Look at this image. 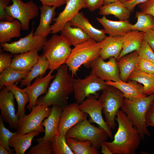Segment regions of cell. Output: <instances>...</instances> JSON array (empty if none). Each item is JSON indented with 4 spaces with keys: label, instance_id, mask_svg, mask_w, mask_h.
<instances>
[{
    "label": "cell",
    "instance_id": "obj_47",
    "mask_svg": "<svg viewBox=\"0 0 154 154\" xmlns=\"http://www.w3.org/2000/svg\"><path fill=\"white\" fill-rule=\"evenodd\" d=\"M42 5L50 7L54 6L56 8L66 3L67 0H39Z\"/></svg>",
    "mask_w": 154,
    "mask_h": 154
},
{
    "label": "cell",
    "instance_id": "obj_8",
    "mask_svg": "<svg viewBox=\"0 0 154 154\" xmlns=\"http://www.w3.org/2000/svg\"><path fill=\"white\" fill-rule=\"evenodd\" d=\"M52 108L48 106L37 105L33 107L30 113L19 118L17 123L16 133L24 134L36 130L44 132L42 125L43 120L50 115Z\"/></svg>",
    "mask_w": 154,
    "mask_h": 154
},
{
    "label": "cell",
    "instance_id": "obj_43",
    "mask_svg": "<svg viewBox=\"0 0 154 154\" xmlns=\"http://www.w3.org/2000/svg\"><path fill=\"white\" fill-rule=\"evenodd\" d=\"M138 6L140 11L151 15L154 17V0H149Z\"/></svg>",
    "mask_w": 154,
    "mask_h": 154
},
{
    "label": "cell",
    "instance_id": "obj_30",
    "mask_svg": "<svg viewBox=\"0 0 154 154\" xmlns=\"http://www.w3.org/2000/svg\"><path fill=\"white\" fill-rule=\"evenodd\" d=\"M131 13L123 3L118 1L103 5L99 9V11L100 15H113L119 20H128Z\"/></svg>",
    "mask_w": 154,
    "mask_h": 154
},
{
    "label": "cell",
    "instance_id": "obj_48",
    "mask_svg": "<svg viewBox=\"0 0 154 154\" xmlns=\"http://www.w3.org/2000/svg\"><path fill=\"white\" fill-rule=\"evenodd\" d=\"M149 0H127L123 2L130 12L132 13L135 6L138 5L145 3Z\"/></svg>",
    "mask_w": 154,
    "mask_h": 154
},
{
    "label": "cell",
    "instance_id": "obj_26",
    "mask_svg": "<svg viewBox=\"0 0 154 154\" xmlns=\"http://www.w3.org/2000/svg\"><path fill=\"white\" fill-rule=\"evenodd\" d=\"M139 57L138 52L135 51L127 54L117 62L120 80L126 82L135 70L137 60Z\"/></svg>",
    "mask_w": 154,
    "mask_h": 154
},
{
    "label": "cell",
    "instance_id": "obj_37",
    "mask_svg": "<svg viewBox=\"0 0 154 154\" xmlns=\"http://www.w3.org/2000/svg\"><path fill=\"white\" fill-rule=\"evenodd\" d=\"M50 147L54 154H74L66 142L65 135L58 133L51 142Z\"/></svg>",
    "mask_w": 154,
    "mask_h": 154
},
{
    "label": "cell",
    "instance_id": "obj_16",
    "mask_svg": "<svg viewBox=\"0 0 154 154\" xmlns=\"http://www.w3.org/2000/svg\"><path fill=\"white\" fill-rule=\"evenodd\" d=\"M66 6L56 18L53 19L51 25L50 33L56 34L60 32L64 25L74 18L82 8H87L83 0H67Z\"/></svg>",
    "mask_w": 154,
    "mask_h": 154
},
{
    "label": "cell",
    "instance_id": "obj_1",
    "mask_svg": "<svg viewBox=\"0 0 154 154\" xmlns=\"http://www.w3.org/2000/svg\"><path fill=\"white\" fill-rule=\"evenodd\" d=\"M115 120L117 131L111 142L104 143L112 154H135L141 139L139 132L121 110L118 111Z\"/></svg>",
    "mask_w": 154,
    "mask_h": 154
},
{
    "label": "cell",
    "instance_id": "obj_35",
    "mask_svg": "<svg viewBox=\"0 0 154 154\" xmlns=\"http://www.w3.org/2000/svg\"><path fill=\"white\" fill-rule=\"evenodd\" d=\"M29 72L19 71L11 67L6 69L0 73V89L7 85L21 82L27 76Z\"/></svg>",
    "mask_w": 154,
    "mask_h": 154
},
{
    "label": "cell",
    "instance_id": "obj_34",
    "mask_svg": "<svg viewBox=\"0 0 154 154\" xmlns=\"http://www.w3.org/2000/svg\"><path fill=\"white\" fill-rule=\"evenodd\" d=\"M66 142L74 154H99L98 149L92 146L88 140L81 141L72 138H66Z\"/></svg>",
    "mask_w": 154,
    "mask_h": 154
},
{
    "label": "cell",
    "instance_id": "obj_24",
    "mask_svg": "<svg viewBox=\"0 0 154 154\" xmlns=\"http://www.w3.org/2000/svg\"><path fill=\"white\" fill-rule=\"evenodd\" d=\"M145 33L137 30H131L123 36L122 49L116 60L135 51H138L144 39Z\"/></svg>",
    "mask_w": 154,
    "mask_h": 154
},
{
    "label": "cell",
    "instance_id": "obj_50",
    "mask_svg": "<svg viewBox=\"0 0 154 154\" xmlns=\"http://www.w3.org/2000/svg\"><path fill=\"white\" fill-rule=\"evenodd\" d=\"M101 153L103 154H112V152L108 148L104 142L102 143L101 144Z\"/></svg>",
    "mask_w": 154,
    "mask_h": 154
},
{
    "label": "cell",
    "instance_id": "obj_49",
    "mask_svg": "<svg viewBox=\"0 0 154 154\" xmlns=\"http://www.w3.org/2000/svg\"><path fill=\"white\" fill-rule=\"evenodd\" d=\"M144 39L154 50V28L145 33Z\"/></svg>",
    "mask_w": 154,
    "mask_h": 154
},
{
    "label": "cell",
    "instance_id": "obj_3",
    "mask_svg": "<svg viewBox=\"0 0 154 154\" xmlns=\"http://www.w3.org/2000/svg\"><path fill=\"white\" fill-rule=\"evenodd\" d=\"M100 42L92 38L74 46L66 63L72 76L76 75L82 65L90 68L93 62L100 56Z\"/></svg>",
    "mask_w": 154,
    "mask_h": 154
},
{
    "label": "cell",
    "instance_id": "obj_13",
    "mask_svg": "<svg viewBox=\"0 0 154 154\" xmlns=\"http://www.w3.org/2000/svg\"><path fill=\"white\" fill-rule=\"evenodd\" d=\"M79 104L76 102L63 107L58 129L60 135H65L70 129L87 118L88 114L80 110Z\"/></svg>",
    "mask_w": 154,
    "mask_h": 154
},
{
    "label": "cell",
    "instance_id": "obj_28",
    "mask_svg": "<svg viewBox=\"0 0 154 154\" xmlns=\"http://www.w3.org/2000/svg\"><path fill=\"white\" fill-rule=\"evenodd\" d=\"M60 35L70 45L75 46L91 38L80 28L72 27L68 22L60 31Z\"/></svg>",
    "mask_w": 154,
    "mask_h": 154
},
{
    "label": "cell",
    "instance_id": "obj_45",
    "mask_svg": "<svg viewBox=\"0 0 154 154\" xmlns=\"http://www.w3.org/2000/svg\"><path fill=\"white\" fill-rule=\"evenodd\" d=\"M145 122L147 127L152 126L154 128V102L150 106L147 112Z\"/></svg>",
    "mask_w": 154,
    "mask_h": 154
},
{
    "label": "cell",
    "instance_id": "obj_5",
    "mask_svg": "<svg viewBox=\"0 0 154 154\" xmlns=\"http://www.w3.org/2000/svg\"><path fill=\"white\" fill-rule=\"evenodd\" d=\"M70 45L61 35L54 34L45 42L42 55L48 61L50 70L57 69L66 64L71 53Z\"/></svg>",
    "mask_w": 154,
    "mask_h": 154
},
{
    "label": "cell",
    "instance_id": "obj_19",
    "mask_svg": "<svg viewBox=\"0 0 154 154\" xmlns=\"http://www.w3.org/2000/svg\"><path fill=\"white\" fill-rule=\"evenodd\" d=\"M63 109V107L53 105L49 116L42 123L44 127V135L42 138L45 142H51L58 133V129L60 115Z\"/></svg>",
    "mask_w": 154,
    "mask_h": 154
},
{
    "label": "cell",
    "instance_id": "obj_14",
    "mask_svg": "<svg viewBox=\"0 0 154 154\" xmlns=\"http://www.w3.org/2000/svg\"><path fill=\"white\" fill-rule=\"evenodd\" d=\"M92 72L98 78L104 81L116 82L120 80L116 60L111 57L107 61L99 56L92 63Z\"/></svg>",
    "mask_w": 154,
    "mask_h": 154
},
{
    "label": "cell",
    "instance_id": "obj_25",
    "mask_svg": "<svg viewBox=\"0 0 154 154\" xmlns=\"http://www.w3.org/2000/svg\"><path fill=\"white\" fill-rule=\"evenodd\" d=\"M56 8L42 5L39 7L40 11V22L33 34L35 35L47 37L51 32L50 24L55 16Z\"/></svg>",
    "mask_w": 154,
    "mask_h": 154
},
{
    "label": "cell",
    "instance_id": "obj_41",
    "mask_svg": "<svg viewBox=\"0 0 154 154\" xmlns=\"http://www.w3.org/2000/svg\"><path fill=\"white\" fill-rule=\"evenodd\" d=\"M135 70L150 74H154V63L139 56Z\"/></svg>",
    "mask_w": 154,
    "mask_h": 154
},
{
    "label": "cell",
    "instance_id": "obj_42",
    "mask_svg": "<svg viewBox=\"0 0 154 154\" xmlns=\"http://www.w3.org/2000/svg\"><path fill=\"white\" fill-rule=\"evenodd\" d=\"M12 54L1 52L0 54V73L11 67Z\"/></svg>",
    "mask_w": 154,
    "mask_h": 154
},
{
    "label": "cell",
    "instance_id": "obj_29",
    "mask_svg": "<svg viewBox=\"0 0 154 154\" xmlns=\"http://www.w3.org/2000/svg\"><path fill=\"white\" fill-rule=\"evenodd\" d=\"M21 29V22L17 20H14L12 21H1L0 43L7 42L12 38L19 37Z\"/></svg>",
    "mask_w": 154,
    "mask_h": 154
},
{
    "label": "cell",
    "instance_id": "obj_20",
    "mask_svg": "<svg viewBox=\"0 0 154 154\" xmlns=\"http://www.w3.org/2000/svg\"><path fill=\"white\" fill-rule=\"evenodd\" d=\"M100 56L104 60L113 57L116 60L122 49L123 36H106L100 42Z\"/></svg>",
    "mask_w": 154,
    "mask_h": 154
},
{
    "label": "cell",
    "instance_id": "obj_52",
    "mask_svg": "<svg viewBox=\"0 0 154 154\" xmlns=\"http://www.w3.org/2000/svg\"><path fill=\"white\" fill-rule=\"evenodd\" d=\"M104 5H106L116 1L118 0H104Z\"/></svg>",
    "mask_w": 154,
    "mask_h": 154
},
{
    "label": "cell",
    "instance_id": "obj_22",
    "mask_svg": "<svg viewBox=\"0 0 154 154\" xmlns=\"http://www.w3.org/2000/svg\"><path fill=\"white\" fill-rule=\"evenodd\" d=\"M96 19L109 36H123L132 30V24L128 20L112 21L107 18L105 16L101 18H96Z\"/></svg>",
    "mask_w": 154,
    "mask_h": 154
},
{
    "label": "cell",
    "instance_id": "obj_32",
    "mask_svg": "<svg viewBox=\"0 0 154 154\" xmlns=\"http://www.w3.org/2000/svg\"><path fill=\"white\" fill-rule=\"evenodd\" d=\"M129 80L137 82L143 85L144 94L148 96L154 94V74H150L135 70Z\"/></svg>",
    "mask_w": 154,
    "mask_h": 154
},
{
    "label": "cell",
    "instance_id": "obj_11",
    "mask_svg": "<svg viewBox=\"0 0 154 154\" xmlns=\"http://www.w3.org/2000/svg\"><path fill=\"white\" fill-rule=\"evenodd\" d=\"M33 27L31 32L27 36L17 41L11 43H1L3 50L10 52L12 54H17L34 50L38 51L42 49L46 37L35 35L33 34Z\"/></svg>",
    "mask_w": 154,
    "mask_h": 154
},
{
    "label": "cell",
    "instance_id": "obj_33",
    "mask_svg": "<svg viewBox=\"0 0 154 154\" xmlns=\"http://www.w3.org/2000/svg\"><path fill=\"white\" fill-rule=\"evenodd\" d=\"M49 68L48 61L44 56L41 55L38 61L29 72L27 76L21 81L20 87L29 85L33 79L39 76H42Z\"/></svg>",
    "mask_w": 154,
    "mask_h": 154
},
{
    "label": "cell",
    "instance_id": "obj_18",
    "mask_svg": "<svg viewBox=\"0 0 154 154\" xmlns=\"http://www.w3.org/2000/svg\"><path fill=\"white\" fill-rule=\"evenodd\" d=\"M108 85L118 89L123 94L125 98L130 100L143 99L147 96L144 93L143 86L137 82L129 80L128 82L120 80L116 81H105Z\"/></svg>",
    "mask_w": 154,
    "mask_h": 154
},
{
    "label": "cell",
    "instance_id": "obj_15",
    "mask_svg": "<svg viewBox=\"0 0 154 154\" xmlns=\"http://www.w3.org/2000/svg\"><path fill=\"white\" fill-rule=\"evenodd\" d=\"M13 93L6 87L0 92V117L3 121L8 123L10 127L16 129L19 118L15 113Z\"/></svg>",
    "mask_w": 154,
    "mask_h": 154
},
{
    "label": "cell",
    "instance_id": "obj_51",
    "mask_svg": "<svg viewBox=\"0 0 154 154\" xmlns=\"http://www.w3.org/2000/svg\"><path fill=\"white\" fill-rule=\"evenodd\" d=\"M0 154H11L6 148L1 145H0Z\"/></svg>",
    "mask_w": 154,
    "mask_h": 154
},
{
    "label": "cell",
    "instance_id": "obj_53",
    "mask_svg": "<svg viewBox=\"0 0 154 154\" xmlns=\"http://www.w3.org/2000/svg\"><path fill=\"white\" fill-rule=\"evenodd\" d=\"M127 0H118V1L121 2H122V3H123L124 2V1H127Z\"/></svg>",
    "mask_w": 154,
    "mask_h": 154
},
{
    "label": "cell",
    "instance_id": "obj_12",
    "mask_svg": "<svg viewBox=\"0 0 154 154\" xmlns=\"http://www.w3.org/2000/svg\"><path fill=\"white\" fill-rule=\"evenodd\" d=\"M98 97L91 95L79 104V107L82 111L88 114L89 121L91 123L97 124L99 127L103 129L108 133L109 137L113 138L112 129L104 120L102 114L104 106L100 101L97 100Z\"/></svg>",
    "mask_w": 154,
    "mask_h": 154
},
{
    "label": "cell",
    "instance_id": "obj_40",
    "mask_svg": "<svg viewBox=\"0 0 154 154\" xmlns=\"http://www.w3.org/2000/svg\"><path fill=\"white\" fill-rule=\"evenodd\" d=\"M138 52L139 56L154 63V52L147 42L143 39Z\"/></svg>",
    "mask_w": 154,
    "mask_h": 154
},
{
    "label": "cell",
    "instance_id": "obj_46",
    "mask_svg": "<svg viewBox=\"0 0 154 154\" xmlns=\"http://www.w3.org/2000/svg\"><path fill=\"white\" fill-rule=\"evenodd\" d=\"M89 10L91 11H94L100 9L104 5V0H83Z\"/></svg>",
    "mask_w": 154,
    "mask_h": 154
},
{
    "label": "cell",
    "instance_id": "obj_6",
    "mask_svg": "<svg viewBox=\"0 0 154 154\" xmlns=\"http://www.w3.org/2000/svg\"><path fill=\"white\" fill-rule=\"evenodd\" d=\"M65 136L66 138H72L81 141L89 140L92 146L98 150L109 137L105 130L92 125L87 118L70 129Z\"/></svg>",
    "mask_w": 154,
    "mask_h": 154
},
{
    "label": "cell",
    "instance_id": "obj_39",
    "mask_svg": "<svg viewBox=\"0 0 154 154\" xmlns=\"http://www.w3.org/2000/svg\"><path fill=\"white\" fill-rule=\"evenodd\" d=\"M36 140L38 144L32 147L27 153L28 154H52L50 147V143L45 142L42 138H39Z\"/></svg>",
    "mask_w": 154,
    "mask_h": 154
},
{
    "label": "cell",
    "instance_id": "obj_9",
    "mask_svg": "<svg viewBox=\"0 0 154 154\" xmlns=\"http://www.w3.org/2000/svg\"><path fill=\"white\" fill-rule=\"evenodd\" d=\"M108 85L92 72L85 78L73 80L74 98L80 104L91 95L98 97V92L102 90Z\"/></svg>",
    "mask_w": 154,
    "mask_h": 154
},
{
    "label": "cell",
    "instance_id": "obj_7",
    "mask_svg": "<svg viewBox=\"0 0 154 154\" xmlns=\"http://www.w3.org/2000/svg\"><path fill=\"white\" fill-rule=\"evenodd\" d=\"M102 91L98 100L104 106L102 110L105 121L112 129H114L116 124L115 117L122 106L124 97L119 90L110 85Z\"/></svg>",
    "mask_w": 154,
    "mask_h": 154
},
{
    "label": "cell",
    "instance_id": "obj_38",
    "mask_svg": "<svg viewBox=\"0 0 154 154\" xmlns=\"http://www.w3.org/2000/svg\"><path fill=\"white\" fill-rule=\"evenodd\" d=\"M15 133V132H11L5 127L3 121L0 117V145L6 148L11 154H14V151L10 149L9 141L11 138Z\"/></svg>",
    "mask_w": 154,
    "mask_h": 154
},
{
    "label": "cell",
    "instance_id": "obj_21",
    "mask_svg": "<svg viewBox=\"0 0 154 154\" xmlns=\"http://www.w3.org/2000/svg\"><path fill=\"white\" fill-rule=\"evenodd\" d=\"M68 22L72 26L80 28L90 37L97 42H101L106 36V33L104 29H99L94 27L82 12H79Z\"/></svg>",
    "mask_w": 154,
    "mask_h": 154
},
{
    "label": "cell",
    "instance_id": "obj_27",
    "mask_svg": "<svg viewBox=\"0 0 154 154\" xmlns=\"http://www.w3.org/2000/svg\"><path fill=\"white\" fill-rule=\"evenodd\" d=\"M40 133L38 130L24 134H17L16 132L9 139V145L14 148L15 154H24L31 146L33 138L38 135Z\"/></svg>",
    "mask_w": 154,
    "mask_h": 154
},
{
    "label": "cell",
    "instance_id": "obj_23",
    "mask_svg": "<svg viewBox=\"0 0 154 154\" xmlns=\"http://www.w3.org/2000/svg\"><path fill=\"white\" fill-rule=\"evenodd\" d=\"M38 51L35 49L14 55L11 67L22 71L30 72L39 59L40 56L38 54Z\"/></svg>",
    "mask_w": 154,
    "mask_h": 154
},
{
    "label": "cell",
    "instance_id": "obj_17",
    "mask_svg": "<svg viewBox=\"0 0 154 154\" xmlns=\"http://www.w3.org/2000/svg\"><path fill=\"white\" fill-rule=\"evenodd\" d=\"M53 71L50 70L45 76L37 78L32 84L24 88L29 97V101L26 108L29 112L36 105L38 97L46 93L50 81L55 76L52 74Z\"/></svg>",
    "mask_w": 154,
    "mask_h": 154
},
{
    "label": "cell",
    "instance_id": "obj_36",
    "mask_svg": "<svg viewBox=\"0 0 154 154\" xmlns=\"http://www.w3.org/2000/svg\"><path fill=\"white\" fill-rule=\"evenodd\" d=\"M136 17L137 21L132 24V30H137L145 33L154 28V17L151 15L136 11Z\"/></svg>",
    "mask_w": 154,
    "mask_h": 154
},
{
    "label": "cell",
    "instance_id": "obj_2",
    "mask_svg": "<svg viewBox=\"0 0 154 154\" xmlns=\"http://www.w3.org/2000/svg\"><path fill=\"white\" fill-rule=\"evenodd\" d=\"M66 64L57 69L54 79L45 95L37 99L36 105L64 107L68 104V96L73 92V78L68 72Z\"/></svg>",
    "mask_w": 154,
    "mask_h": 154
},
{
    "label": "cell",
    "instance_id": "obj_10",
    "mask_svg": "<svg viewBox=\"0 0 154 154\" xmlns=\"http://www.w3.org/2000/svg\"><path fill=\"white\" fill-rule=\"evenodd\" d=\"M12 1V5L5 8V12L10 17L21 22L22 30H28L30 21L38 15L39 9L32 0L26 3L22 0Z\"/></svg>",
    "mask_w": 154,
    "mask_h": 154
},
{
    "label": "cell",
    "instance_id": "obj_44",
    "mask_svg": "<svg viewBox=\"0 0 154 154\" xmlns=\"http://www.w3.org/2000/svg\"><path fill=\"white\" fill-rule=\"evenodd\" d=\"M10 0H0V20L1 21H12L14 19L7 15L5 9L8 6Z\"/></svg>",
    "mask_w": 154,
    "mask_h": 154
},
{
    "label": "cell",
    "instance_id": "obj_31",
    "mask_svg": "<svg viewBox=\"0 0 154 154\" xmlns=\"http://www.w3.org/2000/svg\"><path fill=\"white\" fill-rule=\"evenodd\" d=\"M14 94L18 105L16 113L17 116L19 118L23 117L25 115V107L29 102V96L25 89H22L15 83L8 84L5 86Z\"/></svg>",
    "mask_w": 154,
    "mask_h": 154
},
{
    "label": "cell",
    "instance_id": "obj_4",
    "mask_svg": "<svg viewBox=\"0 0 154 154\" xmlns=\"http://www.w3.org/2000/svg\"><path fill=\"white\" fill-rule=\"evenodd\" d=\"M154 102V94L141 99L130 100L124 98L121 110L127 115L139 132L141 139L145 135L151 136L145 122V116L151 105Z\"/></svg>",
    "mask_w": 154,
    "mask_h": 154
}]
</instances>
